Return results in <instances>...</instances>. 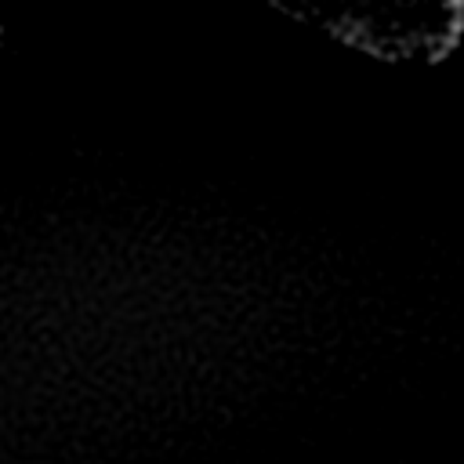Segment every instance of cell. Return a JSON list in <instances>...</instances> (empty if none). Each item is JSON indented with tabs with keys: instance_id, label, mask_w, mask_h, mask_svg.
<instances>
[{
	"instance_id": "cell-1",
	"label": "cell",
	"mask_w": 464,
	"mask_h": 464,
	"mask_svg": "<svg viewBox=\"0 0 464 464\" xmlns=\"http://www.w3.org/2000/svg\"><path fill=\"white\" fill-rule=\"evenodd\" d=\"M381 62H442L464 36L460 0H272Z\"/></svg>"
},
{
	"instance_id": "cell-2",
	"label": "cell",
	"mask_w": 464,
	"mask_h": 464,
	"mask_svg": "<svg viewBox=\"0 0 464 464\" xmlns=\"http://www.w3.org/2000/svg\"><path fill=\"white\" fill-rule=\"evenodd\" d=\"M460 4H464V0H460Z\"/></svg>"
}]
</instances>
